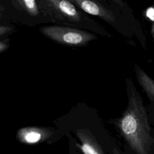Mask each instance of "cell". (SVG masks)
I'll list each match as a JSON object with an SVG mask.
<instances>
[{
  "label": "cell",
  "instance_id": "obj_1",
  "mask_svg": "<svg viewBox=\"0 0 154 154\" xmlns=\"http://www.w3.org/2000/svg\"><path fill=\"white\" fill-rule=\"evenodd\" d=\"M44 17L60 25L79 28L105 37L112 35L101 25L68 0H37Z\"/></svg>",
  "mask_w": 154,
  "mask_h": 154
},
{
  "label": "cell",
  "instance_id": "obj_4",
  "mask_svg": "<svg viewBox=\"0 0 154 154\" xmlns=\"http://www.w3.org/2000/svg\"><path fill=\"white\" fill-rule=\"evenodd\" d=\"M87 14L98 17L119 30V20L116 12L99 0H68Z\"/></svg>",
  "mask_w": 154,
  "mask_h": 154
},
{
  "label": "cell",
  "instance_id": "obj_3",
  "mask_svg": "<svg viewBox=\"0 0 154 154\" xmlns=\"http://www.w3.org/2000/svg\"><path fill=\"white\" fill-rule=\"evenodd\" d=\"M40 32L49 39L70 47L87 46L97 37L90 31L76 27L53 25L40 27Z\"/></svg>",
  "mask_w": 154,
  "mask_h": 154
},
{
  "label": "cell",
  "instance_id": "obj_6",
  "mask_svg": "<svg viewBox=\"0 0 154 154\" xmlns=\"http://www.w3.org/2000/svg\"><path fill=\"white\" fill-rule=\"evenodd\" d=\"M21 140L28 143H35L42 138V134L37 129L33 128H26L21 129L19 132Z\"/></svg>",
  "mask_w": 154,
  "mask_h": 154
},
{
  "label": "cell",
  "instance_id": "obj_11",
  "mask_svg": "<svg viewBox=\"0 0 154 154\" xmlns=\"http://www.w3.org/2000/svg\"><path fill=\"white\" fill-rule=\"evenodd\" d=\"M113 2L116 3V4L120 5V6H123V2L122 0H111Z\"/></svg>",
  "mask_w": 154,
  "mask_h": 154
},
{
  "label": "cell",
  "instance_id": "obj_10",
  "mask_svg": "<svg viewBox=\"0 0 154 154\" xmlns=\"http://www.w3.org/2000/svg\"><path fill=\"white\" fill-rule=\"evenodd\" d=\"M9 47V40L6 39L0 42V52L2 53L5 51Z\"/></svg>",
  "mask_w": 154,
  "mask_h": 154
},
{
  "label": "cell",
  "instance_id": "obj_5",
  "mask_svg": "<svg viewBox=\"0 0 154 154\" xmlns=\"http://www.w3.org/2000/svg\"><path fill=\"white\" fill-rule=\"evenodd\" d=\"M11 2L16 8L29 17L43 16L37 0H11Z\"/></svg>",
  "mask_w": 154,
  "mask_h": 154
},
{
  "label": "cell",
  "instance_id": "obj_2",
  "mask_svg": "<svg viewBox=\"0 0 154 154\" xmlns=\"http://www.w3.org/2000/svg\"><path fill=\"white\" fill-rule=\"evenodd\" d=\"M120 126L125 137L138 154L150 153L152 140L147 117L141 102L133 91Z\"/></svg>",
  "mask_w": 154,
  "mask_h": 154
},
{
  "label": "cell",
  "instance_id": "obj_7",
  "mask_svg": "<svg viewBox=\"0 0 154 154\" xmlns=\"http://www.w3.org/2000/svg\"><path fill=\"white\" fill-rule=\"evenodd\" d=\"M138 79L151 99H154V82L143 71L137 69Z\"/></svg>",
  "mask_w": 154,
  "mask_h": 154
},
{
  "label": "cell",
  "instance_id": "obj_8",
  "mask_svg": "<svg viewBox=\"0 0 154 154\" xmlns=\"http://www.w3.org/2000/svg\"><path fill=\"white\" fill-rule=\"evenodd\" d=\"M83 143L81 147L84 154H102L100 149H97L96 144L90 140L82 139Z\"/></svg>",
  "mask_w": 154,
  "mask_h": 154
},
{
  "label": "cell",
  "instance_id": "obj_9",
  "mask_svg": "<svg viewBox=\"0 0 154 154\" xmlns=\"http://www.w3.org/2000/svg\"><path fill=\"white\" fill-rule=\"evenodd\" d=\"M13 30H14V28L10 26L1 25L0 26V35L2 37L5 34L11 32Z\"/></svg>",
  "mask_w": 154,
  "mask_h": 154
}]
</instances>
